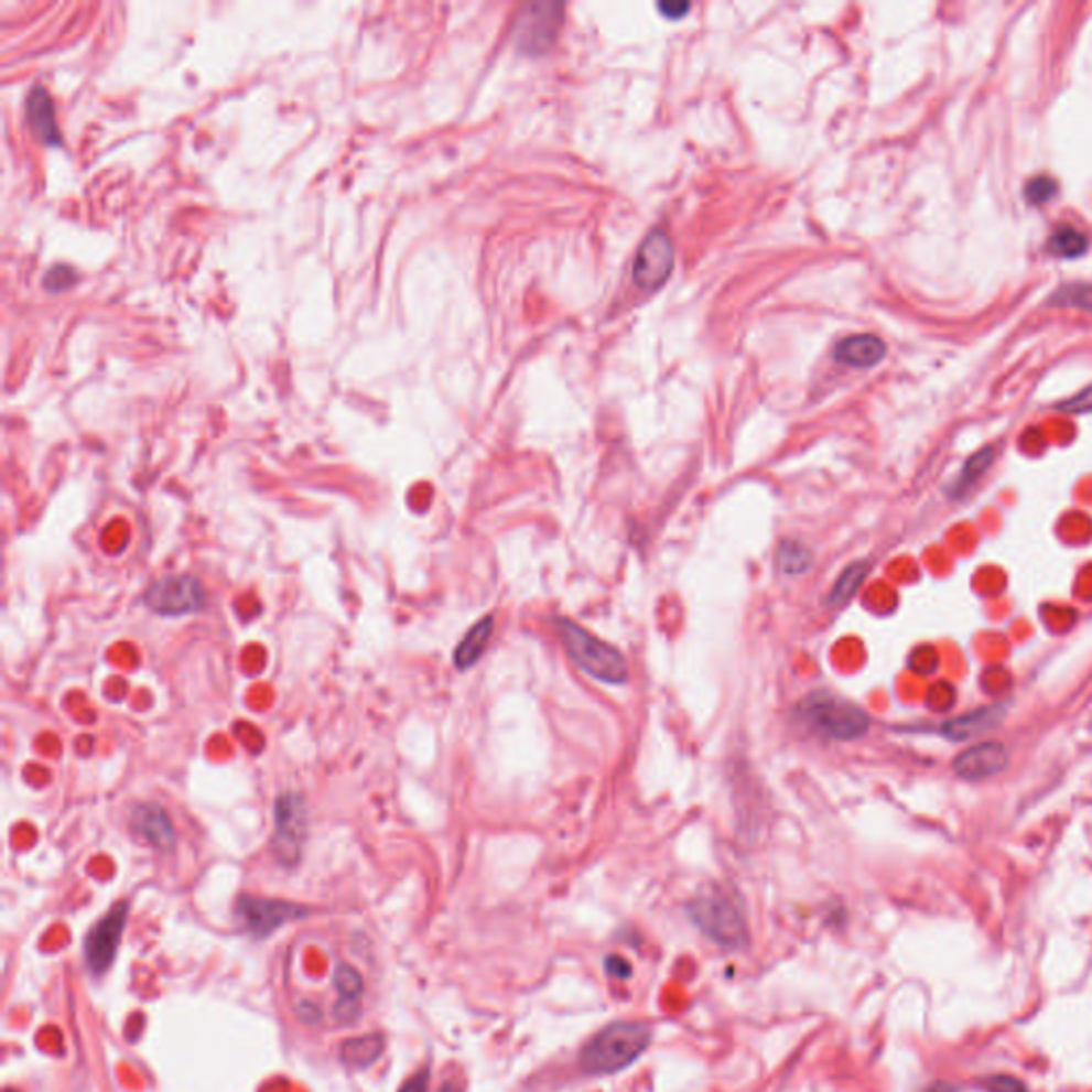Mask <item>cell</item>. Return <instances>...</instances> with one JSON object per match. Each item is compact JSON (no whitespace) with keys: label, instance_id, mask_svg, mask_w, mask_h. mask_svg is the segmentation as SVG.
<instances>
[{"label":"cell","instance_id":"cell-1","mask_svg":"<svg viewBox=\"0 0 1092 1092\" xmlns=\"http://www.w3.org/2000/svg\"><path fill=\"white\" fill-rule=\"evenodd\" d=\"M555 629L567 658L576 663L585 674L606 685L628 683V662L624 653L581 628L576 621L558 619Z\"/></svg>","mask_w":1092,"mask_h":1092},{"label":"cell","instance_id":"cell-2","mask_svg":"<svg viewBox=\"0 0 1092 1092\" xmlns=\"http://www.w3.org/2000/svg\"><path fill=\"white\" fill-rule=\"evenodd\" d=\"M651 1044V1028L638 1023H617L597 1032L581 1055V1067L590 1075H610L629 1067Z\"/></svg>","mask_w":1092,"mask_h":1092},{"label":"cell","instance_id":"cell-3","mask_svg":"<svg viewBox=\"0 0 1092 1092\" xmlns=\"http://www.w3.org/2000/svg\"><path fill=\"white\" fill-rule=\"evenodd\" d=\"M798 720L830 740H856L868 732L871 720L850 700L828 692H811L796 704Z\"/></svg>","mask_w":1092,"mask_h":1092},{"label":"cell","instance_id":"cell-4","mask_svg":"<svg viewBox=\"0 0 1092 1092\" xmlns=\"http://www.w3.org/2000/svg\"><path fill=\"white\" fill-rule=\"evenodd\" d=\"M690 918L709 939L722 948H743L747 943V922L740 900L726 888H709L690 902Z\"/></svg>","mask_w":1092,"mask_h":1092},{"label":"cell","instance_id":"cell-5","mask_svg":"<svg viewBox=\"0 0 1092 1092\" xmlns=\"http://www.w3.org/2000/svg\"><path fill=\"white\" fill-rule=\"evenodd\" d=\"M562 24V2H530L519 11L512 36L523 54H544L558 39Z\"/></svg>","mask_w":1092,"mask_h":1092},{"label":"cell","instance_id":"cell-6","mask_svg":"<svg viewBox=\"0 0 1092 1092\" xmlns=\"http://www.w3.org/2000/svg\"><path fill=\"white\" fill-rule=\"evenodd\" d=\"M143 602L161 617H184L205 606V590L197 576L169 574L145 592Z\"/></svg>","mask_w":1092,"mask_h":1092},{"label":"cell","instance_id":"cell-7","mask_svg":"<svg viewBox=\"0 0 1092 1092\" xmlns=\"http://www.w3.org/2000/svg\"><path fill=\"white\" fill-rule=\"evenodd\" d=\"M273 839L271 847L280 864H298L301 858V847L305 841L307 828V811L303 798L293 792L278 796L273 804Z\"/></svg>","mask_w":1092,"mask_h":1092},{"label":"cell","instance_id":"cell-8","mask_svg":"<svg viewBox=\"0 0 1092 1092\" xmlns=\"http://www.w3.org/2000/svg\"><path fill=\"white\" fill-rule=\"evenodd\" d=\"M127 920H129V905L118 902L109 909V913L105 918H100L97 927L88 932L86 943H84V954H86V962L95 975L105 973L111 966V962L116 960L120 939H122L125 928H127Z\"/></svg>","mask_w":1092,"mask_h":1092},{"label":"cell","instance_id":"cell-9","mask_svg":"<svg viewBox=\"0 0 1092 1092\" xmlns=\"http://www.w3.org/2000/svg\"><path fill=\"white\" fill-rule=\"evenodd\" d=\"M674 267V248L662 229L649 233L638 248L634 261V282L642 291H658L666 284Z\"/></svg>","mask_w":1092,"mask_h":1092},{"label":"cell","instance_id":"cell-10","mask_svg":"<svg viewBox=\"0 0 1092 1092\" xmlns=\"http://www.w3.org/2000/svg\"><path fill=\"white\" fill-rule=\"evenodd\" d=\"M237 916L241 918V922L252 934L267 937L273 930L284 927L289 920L305 916V909L293 905V902H286V900L244 896L237 902Z\"/></svg>","mask_w":1092,"mask_h":1092},{"label":"cell","instance_id":"cell-11","mask_svg":"<svg viewBox=\"0 0 1092 1092\" xmlns=\"http://www.w3.org/2000/svg\"><path fill=\"white\" fill-rule=\"evenodd\" d=\"M1007 749L1001 743H980L964 749L954 760V772L966 781H984L1007 768Z\"/></svg>","mask_w":1092,"mask_h":1092},{"label":"cell","instance_id":"cell-12","mask_svg":"<svg viewBox=\"0 0 1092 1092\" xmlns=\"http://www.w3.org/2000/svg\"><path fill=\"white\" fill-rule=\"evenodd\" d=\"M131 828L148 845L159 852H169L175 845V828L165 809L154 802H139L131 811Z\"/></svg>","mask_w":1092,"mask_h":1092},{"label":"cell","instance_id":"cell-13","mask_svg":"<svg viewBox=\"0 0 1092 1092\" xmlns=\"http://www.w3.org/2000/svg\"><path fill=\"white\" fill-rule=\"evenodd\" d=\"M26 122L33 131L34 139H39L43 145L58 148L61 145V129L56 122V109L50 99L47 90L41 86H34L26 99Z\"/></svg>","mask_w":1092,"mask_h":1092},{"label":"cell","instance_id":"cell-14","mask_svg":"<svg viewBox=\"0 0 1092 1092\" xmlns=\"http://www.w3.org/2000/svg\"><path fill=\"white\" fill-rule=\"evenodd\" d=\"M886 350L888 348H886L884 339H879L877 335H871V333H861V335H852V337H845L843 342H839L834 348V359L839 364L850 365L856 369H868V367L882 364V359L886 357Z\"/></svg>","mask_w":1092,"mask_h":1092},{"label":"cell","instance_id":"cell-15","mask_svg":"<svg viewBox=\"0 0 1092 1092\" xmlns=\"http://www.w3.org/2000/svg\"><path fill=\"white\" fill-rule=\"evenodd\" d=\"M494 628H496V621L491 615H487L465 631L462 642L457 645V649L453 653V663L457 670H469L472 666L480 662V658L487 651L489 640L494 636Z\"/></svg>","mask_w":1092,"mask_h":1092},{"label":"cell","instance_id":"cell-16","mask_svg":"<svg viewBox=\"0 0 1092 1092\" xmlns=\"http://www.w3.org/2000/svg\"><path fill=\"white\" fill-rule=\"evenodd\" d=\"M1003 717V709L1001 706H988V709H980L975 713H966L962 717H956L948 724H943L941 728V734L950 740H969L986 729L993 728L994 724Z\"/></svg>","mask_w":1092,"mask_h":1092},{"label":"cell","instance_id":"cell-17","mask_svg":"<svg viewBox=\"0 0 1092 1092\" xmlns=\"http://www.w3.org/2000/svg\"><path fill=\"white\" fill-rule=\"evenodd\" d=\"M382 1050H385V1039L380 1035H364L357 1039H348L342 1046L339 1055L350 1067H369L371 1062L380 1059Z\"/></svg>","mask_w":1092,"mask_h":1092},{"label":"cell","instance_id":"cell-18","mask_svg":"<svg viewBox=\"0 0 1092 1092\" xmlns=\"http://www.w3.org/2000/svg\"><path fill=\"white\" fill-rule=\"evenodd\" d=\"M811 549L800 540H781L775 553V565L786 576L804 574L811 565Z\"/></svg>","mask_w":1092,"mask_h":1092},{"label":"cell","instance_id":"cell-19","mask_svg":"<svg viewBox=\"0 0 1092 1092\" xmlns=\"http://www.w3.org/2000/svg\"><path fill=\"white\" fill-rule=\"evenodd\" d=\"M866 574H868V562L850 563L841 572V576L836 579V583H834V587H832V592L828 596V604L830 606H836V608L839 606H845L852 597L858 594Z\"/></svg>","mask_w":1092,"mask_h":1092},{"label":"cell","instance_id":"cell-20","mask_svg":"<svg viewBox=\"0 0 1092 1092\" xmlns=\"http://www.w3.org/2000/svg\"><path fill=\"white\" fill-rule=\"evenodd\" d=\"M1089 250V239L1084 233L1073 227H1059L1048 239V252L1057 259H1080Z\"/></svg>","mask_w":1092,"mask_h":1092},{"label":"cell","instance_id":"cell-21","mask_svg":"<svg viewBox=\"0 0 1092 1092\" xmlns=\"http://www.w3.org/2000/svg\"><path fill=\"white\" fill-rule=\"evenodd\" d=\"M993 462L994 448H991V446H986V448H982L980 453H975V455H973V457L964 464V467H962V472H960V476L956 478V483H954L952 496L962 497L966 494V491H971V489H973V485H975V483H977V480L986 474V469L993 465Z\"/></svg>","mask_w":1092,"mask_h":1092},{"label":"cell","instance_id":"cell-22","mask_svg":"<svg viewBox=\"0 0 1092 1092\" xmlns=\"http://www.w3.org/2000/svg\"><path fill=\"white\" fill-rule=\"evenodd\" d=\"M333 982H335L337 993L342 994V998L348 1001V1003H355L361 996V993H364V977L350 964L337 966Z\"/></svg>","mask_w":1092,"mask_h":1092},{"label":"cell","instance_id":"cell-23","mask_svg":"<svg viewBox=\"0 0 1092 1092\" xmlns=\"http://www.w3.org/2000/svg\"><path fill=\"white\" fill-rule=\"evenodd\" d=\"M1052 303L1092 312V284H1067L1052 295Z\"/></svg>","mask_w":1092,"mask_h":1092},{"label":"cell","instance_id":"cell-24","mask_svg":"<svg viewBox=\"0 0 1092 1092\" xmlns=\"http://www.w3.org/2000/svg\"><path fill=\"white\" fill-rule=\"evenodd\" d=\"M1057 193H1059V186L1050 175L1032 177L1025 188V197L1030 205H1044V203L1055 199Z\"/></svg>","mask_w":1092,"mask_h":1092},{"label":"cell","instance_id":"cell-25","mask_svg":"<svg viewBox=\"0 0 1092 1092\" xmlns=\"http://www.w3.org/2000/svg\"><path fill=\"white\" fill-rule=\"evenodd\" d=\"M75 282H77V275H75V271L67 266L52 267V269L45 273V278H43V286H45L50 293H63V291H68Z\"/></svg>","mask_w":1092,"mask_h":1092},{"label":"cell","instance_id":"cell-26","mask_svg":"<svg viewBox=\"0 0 1092 1092\" xmlns=\"http://www.w3.org/2000/svg\"><path fill=\"white\" fill-rule=\"evenodd\" d=\"M991 1092H1026V1086L1014 1075H993L986 1082Z\"/></svg>","mask_w":1092,"mask_h":1092},{"label":"cell","instance_id":"cell-27","mask_svg":"<svg viewBox=\"0 0 1092 1092\" xmlns=\"http://www.w3.org/2000/svg\"><path fill=\"white\" fill-rule=\"evenodd\" d=\"M1064 412H1092V387L1078 393L1075 398L1067 399L1059 406Z\"/></svg>","mask_w":1092,"mask_h":1092},{"label":"cell","instance_id":"cell-28","mask_svg":"<svg viewBox=\"0 0 1092 1092\" xmlns=\"http://www.w3.org/2000/svg\"><path fill=\"white\" fill-rule=\"evenodd\" d=\"M658 9L668 20H681L690 11V2H660Z\"/></svg>","mask_w":1092,"mask_h":1092},{"label":"cell","instance_id":"cell-29","mask_svg":"<svg viewBox=\"0 0 1092 1092\" xmlns=\"http://www.w3.org/2000/svg\"><path fill=\"white\" fill-rule=\"evenodd\" d=\"M604 966H606V971H608L613 977H619V980L629 977V973H631V966H629L628 960L619 959V956H610V959H606Z\"/></svg>","mask_w":1092,"mask_h":1092},{"label":"cell","instance_id":"cell-30","mask_svg":"<svg viewBox=\"0 0 1092 1092\" xmlns=\"http://www.w3.org/2000/svg\"><path fill=\"white\" fill-rule=\"evenodd\" d=\"M428 1086H430V1071H419L399 1089V1092H428Z\"/></svg>","mask_w":1092,"mask_h":1092},{"label":"cell","instance_id":"cell-31","mask_svg":"<svg viewBox=\"0 0 1092 1092\" xmlns=\"http://www.w3.org/2000/svg\"><path fill=\"white\" fill-rule=\"evenodd\" d=\"M440 1092H459V1089H457V1086H453V1084H446V1086H444V1089Z\"/></svg>","mask_w":1092,"mask_h":1092}]
</instances>
